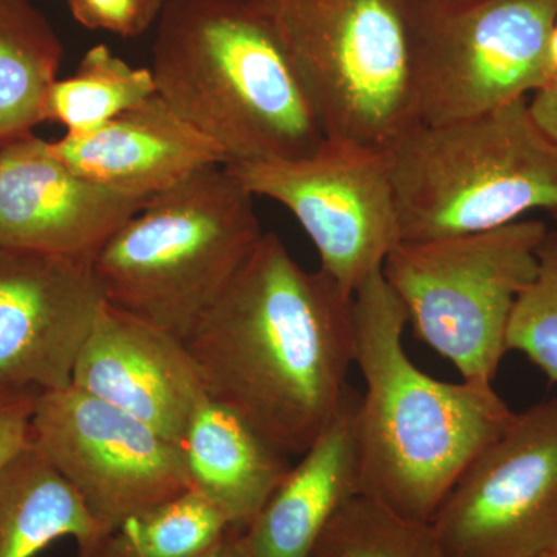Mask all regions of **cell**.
<instances>
[{
  "label": "cell",
  "mask_w": 557,
  "mask_h": 557,
  "mask_svg": "<svg viewBox=\"0 0 557 557\" xmlns=\"http://www.w3.org/2000/svg\"><path fill=\"white\" fill-rule=\"evenodd\" d=\"M209 398L287 456L329 426L355 364L354 295L263 233L185 339Z\"/></svg>",
  "instance_id": "1"
},
{
  "label": "cell",
  "mask_w": 557,
  "mask_h": 557,
  "mask_svg": "<svg viewBox=\"0 0 557 557\" xmlns=\"http://www.w3.org/2000/svg\"><path fill=\"white\" fill-rule=\"evenodd\" d=\"M359 397V487L408 518L431 522L472 458L507 428L512 412L493 384L448 383L417 368L403 346L409 324L383 276L354 293Z\"/></svg>",
  "instance_id": "2"
},
{
  "label": "cell",
  "mask_w": 557,
  "mask_h": 557,
  "mask_svg": "<svg viewBox=\"0 0 557 557\" xmlns=\"http://www.w3.org/2000/svg\"><path fill=\"white\" fill-rule=\"evenodd\" d=\"M156 24L157 91L228 163L309 159L327 145L309 90L259 0H166Z\"/></svg>",
  "instance_id": "3"
},
{
  "label": "cell",
  "mask_w": 557,
  "mask_h": 557,
  "mask_svg": "<svg viewBox=\"0 0 557 557\" xmlns=\"http://www.w3.org/2000/svg\"><path fill=\"white\" fill-rule=\"evenodd\" d=\"M225 164L150 197L94 260L106 302L185 341L262 239Z\"/></svg>",
  "instance_id": "4"
},
{
  "label": "cell",
  "mask_w": 557,
  "mask_h": 557,
  "mask_svg": "<svg viewBox=\"0 0 557 557\" xmlns=\"http://www.w3.org/2000/svg\"><path fill=\"white\" fill-rule=\"evenodd\" d=\"M401 242L557 219V145L528 100L450 123L418 124L387 152Z\"/></svg>",
  "instance_id": "5"
},
{
  "label": "cell",
  "mask_w": 557,
  "mask_h": 557,
  "mask_svg": "<svg viewBox=\"0 0 557 557\" xmlns=\"http://www.w3.org/2000/svg\"><path fill=\"white\" fill-rule=\"evenodd\" d=\"M329 141L388 152L420 124L417 69L429 0H259Z\"/></svg>",
  "instance_id": "6"
},
{
  "label": "cell",
  "mask_w": 557,
  "mask_h": 557,
  "mask_svg": "<svg viewBox=\"0 0 557 557\" xmlns=\"http://www.w3.org/2000/svg\"><path fill=\"white\" fill-rule=\"evenodd\" d=\"M547 231L541 220L522 219L485 233L401 242L384 260L383 276L417 338L453 362L463 381L493 384Z\"/></svg>",
  "instance_id": "7"
},
{
  "label": "cell",
  "mask_w": 557,
  "mask_h": 557,
  "mask_svg": "<svg viewBox=\"0 0 557 557\" xmlns=\"http://www.w3.org/2000/svg\"><path fill=\"white\" fill-rule=\"evenodd\" d=\"M556 20L557 0H429L417 69L420 124L472 119L544 89Z\"/></svg>",
  "instance_id": "8"
},
{
  "label": "cell",
  "mask_w": 557,
  "mask_h": 557,
  "mask_svg": "<svg viewBox=\"0 0 557 557\" xmlns=\"http://www.w3.org/2000/svg\"><path fill=\"white\" fill-rule=\"evenodd\" d=\"M255 197L292 212L321 270L348 295L383 270L401 230L387 152L329 141L309 159L225 164Z\"/></svg>",
  "instance_id": "9"
},
{
  "label": "cell",
  "mask_w": 557,
  "mask_h": 557,
  "mask_svg": "<svg viewBox=\"0 0 557 557\" xmlns=\"http://www.w3.org/2000/svg\"><path fill=\"white\" fill-rule=\"evenodd\" d=\"M448 557L557 553V398L515 413L431 519Z\"/></svg>",
  "instance_id": "10"
},
{
  "label": "cell",
  "mask_w": 557,
  "mask_h": 557,
  "mask_svg": "<svg viewBox=\"0 0 557 557\" xmlns=\"http://www.w3.org/2000/svg\"><path fill=\"white\" fill-rule=\"evenodd\" d=\"M32 446L76 491L100 542L135 512L190 490L175 443L73 384L40 392Z\"/></svg>",
  "instance_id": "11"
},
{
  "label": "cell",
  "mask_w": 557,
  "mask_h": 557,
  "mask_svg": "<svg viewBox=\"0 0 557 557\" xmlns=\"http://www.w3.org/2000/svg\"><path fill=\"white\" fill-rule=\"evenodd\" d=\"M104 304L94 260L0 245V386H70Z\"/></svg>",
  "instance_id": "12"
},
{
  "label": "cell",
  "mask_w": 557,
  "mask_h": 557,
  "mask_svg": "<svg viewBox=\"0 0 557 557\" xmlns=\"http://www.w3.org/2000/svg\"><path fill=\"white\" fill-rule=\"evenodd\" d=\"M149 199L73 174L35 134L0 148L2 247L95 260Z\"/></svg>",
  "instance_id": "13"
},
{
  "label": "cell",
  "mask_w": 557,
  "mask_h": 557,
  "mask_svg": "<svg viewBox=\"0 0 557 557\" xmlns=\"http://www.w3.org/2000/svg\"><path fill=\"white\" fill-rule=\"evenodd\" d=\"M72 384L177 446L207 398L185 341L108 302L81 350Z\"/></svg>",
  "instance_id": "14"
},
{
  "label": "cell",
  "mask_w": 557,
  "mask_h": 557,
  "mask_svg": "<svg viewBox=\"0 0 557 557\" xmlns=\"http://www.w3.org/2000/svg\"><path fill=\"white\" fill-rule=\"evenodd\" d=\"M50 152L73 174L132 197H152L201 170L228 163L223 150L159 94L89 132H67Z\"/></svg>",
  "instance_id": "15"
},
{
  "label": "cell",
  "mask_w": 557,
  "mask_h": 557,
  "mask_svg": "<svg viewBox=\"0 0 557 557\" xmlns=\"http://www.w3.org/2000/svg\"><path fill=\"white\" fill-rule=\"evenodd\" d=\"M359 397L346 399L298 465L288 469L247 530L252 557H311L330 520L359 487L355 418Z\"/></svg>",
  "instance_id": "16"
},
{
  "label": "cell",
  "mask_w": 557,
  "mask_h": 557,
  "mask_svg": "<svg viewBox=\"0 0 557 557\" xmlns=\"http://www.w3.org/2000/svg\"><path fill=\"white\" fill-rule=\"evenodd\" d=\"M190 487L245 531L287 474L289 456L215 399H201L178 445Z\"/></svg>",
  "instance_id": "17"
},
{
  "label": "cell",
  "mask_w": 557,
  "mask_h": 557,
  "mask_svg": "<svg viewBox=\"0 0 557 557\" xmlns=\"http://www.w3.org/2000/svg\"><path fill=\"white\" fill-rule=\"evenodd\" d=\"M64 537L75 539L78 557L100 544L76 491L30 446L0 471V557H35Z\"/></svg>",
  "instance_id": "18"
},
{
  "label": "cell",
  "mask_w": 557,
  "mask_h": 557,
  "mask_svg": "<svg viewBox=\"0 0 557 557\" xmlns=\"http://www.w3.org/2000/svg\"><path fill=\"white\" fill-rule=\"evenodd\" d=\"M64 46L35 0H0V148L33 134Z\"/></svg>",
  "instance_id": "19"
},
{
  "label": "cell",
  "mask_w": 557,
  "mask_h": 557,
  "mask_svg": "<svg viewBox=\"0 0 557 557\" xmlns=\"http://www.w3.org/2000/svg\"><path fill=\"white\" fill-rule=\"evenodd\" d=\"M159 94L152 70L134 67L106 44L91 47L72 76L54 79L42 104V121L67 132L104 126Z\"/></svg>",
  "instance_id": "20"
},
{
  "label": "cell",
  "mask_w": 557,
  "mask_h": 557,
  "mask_svg": "<svg viewBox=\"0 0 557 557\" xmlns=\"http://www.w3.org/2000/svg\"><path fill=\"white\" fill-rule=\"evenodd\" d=\"M231 530L225 516L190 487L124 519L90 557H200Z\"/></svg>",
  "instance_id": "21"
},
{
  "label": "cell",
  "mask_w": 557,
  "mask_h": 557,
  "mask_svg": "<svg viewBox=\"0 0 557 557\" xmlns=\"http://www.w3.org/2000/svg\"><path fill=\"white\" fill-rule=\"evenodd\" d=\"M311 557H448L431 522L399 515L364 493L330 520Z\"/></svg>",
  "instance_id": "22"
},
{
  "label": "cell",
  "mask_w": 557,
  "mask_h": 557,
  "mask_svg": "<svg viewBox=\"0 0 557 557\" xmlns=\"http://www.w3.org/2000/svg\"><path fill=\"white\" fill-rule=\"evenodd\" d=\"M507 344L557 383V230L539 245L536 274L516 302Z\"/></svg>",
  "instance_id": "23"
},
{
  "label": "cell",
  "mask_w": 557,
  "mask_h": 557,
  "mask_svg": "<svg viewBox=\"0 0 557 557\" xmlns=\"http://www.w3.org/2000/svg\"><path fill=\"white\" fill-rule=\"evenodd\" d=\"M75 20L91 30L137 38L159 20L160 9L150 0H69Z\"/></svg>",
  "instance_id": "24"
},
{
  "label": "cell",
  "mask_w": 557,
  "mask_h": 557,
  "mask_svg": "<svg viewBox=\"0 0 557 557\" xmlns=\"http://www.w3.org/2000/svg\"><path fill=\"white\" fill-rule=\"evenodd\" d=\"M40 395L36 387L0 386V471L32 446V420Z\"/></svg>",
  "instance_id": "25"
},
{
  "label": "cell",
  "mask_w": 557,
  "mask_h": 557,
  "mask_svg": "<svg viewBox=\"0 0 557 557\" xmlns=\"http://www.w3.org/2000/svg\"><path fill=\"white\" fill-rule=\"evenodd\" d=\"M531 115L542 131L557 145V97L547 90H539L528 101Z\"/></svg>",
  "instance_id": "26"
},
{
  "label": "cell",
  "mask_w": 557,
  "mask_h": 557,
  "mask_svg": "<svg viewBox=\"0 0 557 557\" xmlns=\"http://www.w3.org/2000/svg\"><path fill=\"white\" fill-rule=\"evenodd\" d=\"M200 557H252L245 531L231 530L215 547Z\"/></svg>",
  "instance_id": "27"
},
{
  "label": "cell",
  "mask_w": 557,
  "mask_h": 557,
  "mask_svg": "<svg viewBox=\"0 0 557 557\" xmlns=\"http://www.w3.org/2000/svg\"><path fill=\"white\" fill-rule=\"evenodd\" d=\"M548 61L549 67H552L553 75V73L557 72V20L555 22V25H553L552 33H549Z\"/></svg>",
  "instance_id": "28"
},
{
  "label": "cell",
  "mask_w": 557,
  "mask_h": 557,
  "mask_svg": "<svg viewBox=\"0 0 557 557\" xmlns=\"http://www.w3.org/2000/svg\"><path fill=\"white\" fill-rule=\"evenodd\" d=\"M542 90H547L549 94L556 95L557 97V72L553 73L547 86H545Z\"/></svg>",
  "instance_id": "29"
},
{
  "label": "cell",
  "mask_w": 557,
  "mask_h": 557,
  "mask_svg": "<svg viewBox=\"0 0 557 557\" xmlns=\"http://www.w3.org/2000/svg\"><path fill=\"white\" fill-rule=\"evenodd\" d=\"M150 2L153 3V5L156 7H159V9H163V5H164V2H166V0H150Z\"/></svg>",
  "instance_id": "30"
},
{
  "label": "cell",
  "mask_w": 557,
  "mask_h": 557,
  "mask_svg": "<svg viewBox=\"0 0 557 557\" xmlns=\"http://www.w3.org/2000/svg\"><path fill=\"white\" fill-rule=\"evenodd\" d=\"M437 2L456 3V2H465V0H437Z\"/></svg>",
  "instance_id": "31"
},
{
  "label": "cell",
  "mask_w": 557,
  "mask_h": 557,
  "mask_svg": "<svg viewBox=\"0 0 557 557\" xmlns=\"http://www.w3.org/2000/svg\"><path fill=\"white\" fill-rule=\"evenodd\" d=\"M539 557H557V553H552V555H544Z\"/></svg>",
  "instance_id": "32"
}]
</instances>
